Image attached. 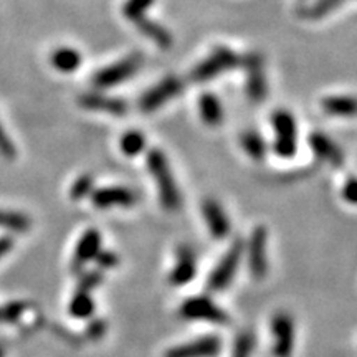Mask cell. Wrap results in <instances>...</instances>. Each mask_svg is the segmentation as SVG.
<instances>
[{
    "label": "cell",
    "instance_id": "cell-1",
    "mask_svg": "<svg viewBox=\"0 0 357 357\" xmlns=\"http://www.w3.org/2000/svg\"><path fill=\"white\" fill-rule=\"evenodd\" d=\"M147 169L155 182L160 205L167 212H178L182 207V194L169 166L166 154L160 149H153L147 154Z\"/></svg>",
    "mask_w": 357,
    "mask_h": 357
},
{
    "label": "cell",
    "instance_id": "cell-2",
    "mask_svg": "<svg viewBox=\"0 0 357 357\" xmlns=\"http://www.w3.org/2000/svg\"><path fill=\"white\" fill-rule=\"evenodd\" d=\"M242 65V56H238L234 50L227 47H217L208 53L199 65L190 71L192 83H208L211 79L220 77L222 73L231 71Z\"/></svg>",
    "mask_w": 357,
    "mask_h": 357
},
{
    "label": "cell",
    "instance_id": "cell-3",
    "mask_svg": "<svg viewBox=\"0 0 357 357\" xmlns=\"http://www.w3.org/2000/svg\"><path fill=\"white\" fill-rule=\"evenodd\" d=\"M245 255V245L242 240H235L230 245L229 250L223 253V257L218 260L217 266L213 268V271L208 276L207 287L212 291H223L231 284L236 271H238L240 263Z\"/></svg>",
    "mask_w": 357,
    "mask_h": 357
},
{
    "label": "cell",
    "instance_id": "cell-4",
    "mask_svg": "<svg viewBox=\"0 0 357 357\" xmlns=\"http://www.w3.org/2000/svg\"><path fill=\"white\" fill-rule=\"evenodd\" d=\"M271 124L275 131V154L283 159H291L298 151V126L294 116L287 109H278L271 116Z\"/></svg>",
    "mask_w": 357,
    "mask_h": 357
},
{
    "label": "cell",
    "instance_id": "cell-5",
    "mask_svg": "<svg viewBox=\"0 0 357 357\" xmlns=\"http://www.w3.org/2000/svg\"><path fill=\"white\" fill-rule=\"evenodd\" d=\"M142 63H144V56L141 55V52H134L131 55L124 56L123 60L96 71L95 77L91 78V83L96 88L118 86V84L128 82L129 78L134 77L141 70Z\"/></svg>",
    "mask_w": 357,
    "mask_h": 357
},
{
    "label": "cell",
    "instance_id": "cell-6",
    "mask_svg": "<svg viewBox=\"0 0 357 357\" xmlns=\"http://www.w3.org/2000/svg\"><path fill=\"white\" fill-rule=\"evenodd\" d=\"M181 318L189 321H204L211 324H229L230 318L215 301L207 296H194L185 300L178 310Z\"/></svg>",
    "mask_w": 357,
    "mask_h": 357
},
{
    "label": "cell",
    "instance_id": "cell-7",
    "mask_svg": "<svg viewBox=\"0 0 357 357\" xmlns=\"http://www.w3.org/2000/svg\"><path fill=\"white\" fill-rule=\"evenodd\" d=\"M242 66L245 70V89H247V96L255 102H261L263 100H266L268 83L265 63H263L260 53H247L242 58Z\"/></svg>",
    "mask_w": 357,
    "mask_h": 357
},
{
    "label": "cell",
    "instance_id": "cell-8",
    "mask_svg": "<svg viewBox=\"0 0 357 357\" xmlns=\"http://www.w3.org/2000/svg\"><path fill=\"white\" fill-rule=\"evenodd\" d=\"M182 89H184V82L181 78L174 77V75L166 77L162 82L147 89L144 95L139 98V109L142 113H154V111L162 108L166 102L176 100L182 93Z\"/></svg>",
    "mask_w": 357,
    "mask_h": 357
},
{
    "label": "cell",
    "instance_id": "cell-9",
    "mask_svg": "<svg viewBox=\"0 0 357 357\" xmlns=\"http://www.w3.org/2000/svg\"><path fill=\"white\" fill-rule=\"evenodd\" d=\"M248 270L255 280H263L268 275V230L263 225L253 229L248 245L245 248Z\"/></svg>",
    "mask_w": 357,
    "mask_h": 357
},
{
    "label": "cell",
    "instance_id": "cell-10",
    "mask_svg": "<svg viewBox=\"0 0 357 357\" xmlns=\"http://www.w3.org/2000/svg\"><path fill=\"white\" fill-rule=\"evenodd\" d=\"M271 336H273V354L275 357H291L296 341L294 321L288 312L280 311L271 321Z\"/></svg>",
    "mask_w": 357,
    "mask_h": 357
},
{
    "label": "cell",
    "instance_id": "cell-11",
    "mask_svg": "<svg viewBox=\"0 0 357 357\" xmlns=\"http://www.w3.org/2000/svg\"><path fill=\"white\" fill-rule=\"evenodd\" d=\"M222 351V339L211 334L171 347L164 357H217Z\"/></svg>",
    "mask_w": 357,
    "mask_h": 357
},
{
    "label": "cell",
    "instance_id": "cell-12",
    "mask_svg": "<svg viewBox=\"0 0 357 357\" xmlns=\"http://www.w3.org/2000/svg\"><path fill=\"white\" fill-rule=\"evenodd\" d=\"M91 202L102 211L113 207H132L137 202V195L128 187H101L91 192Z\"/></svg>",
    "mask_w": 357,
    "mask_h": 357
},
{
    "label": "cell",
    "instance_id": "cell-13",
    "mask_svg": "<svg viewBox=\"0 0 357 357\" xmlns=\"http://www.w3.org/2000/svg\"><path fill=\"white\" fill-rule=\"evenodd\" d=\"M202 215L207 225L208 231L213 238L223 240L230 235L231 231V223L230 218L227 215V212L223 211V207L217 200L213 199H205L202 202Z\"/></svg>",
    "mask_w": 357,
    "mask_h": 357
},
{
    "label": "cell",
    "instance_id": "cell-14",
    "mask_svg": "<svg viewBox=\"0 0 357 357\" xmlns=\"http://www.w3.org/2000/svg\"><path fill=\"white\" fill-rule=\"evenodd\" d=\"M195 273H197V257L195 252L187 245L177 248L176 255V266L172 268L171 275H169V281L174 287H184V284L190 283L194 280Z\"/></svg>",
    "mask_w": 357,
    "mask_h": 357
},
{
    "label": "cell",
    "instance_id": "cell-15",
    "mask_svg": "<svg viewBox=\"0 0 357 357\" xmlns=\"http://www.w3.org/2000/svg\"><path fill=\"white\" fill-rule=\"evenodd\" d=\"M101 252V234L96 229H88L84 234L79 236L77 248H75L73 270H82V268L91 260H96L98 253Z\"/></svg>",
    "mask_w": 357,
    "mask_h": 357
},
{
    "label": "cell",
    "instance_id": "cell-16",
    "mask_svg": "<svg viewBox=\"0 0 357 357\" xmlns=\"http://www.w3.org/2000/svg\"><path fill=\"white\" fill-rule=\"evenodd\" d=\"M79 106L88 111H98V113H106L113 116H123L128 113L126 101L119 98L106 96L101 93H84L78 98Z\"/></svg>",
    "mask_w": 357,
    "mask_h": 357
},
{
    "label": "cell",
    "instance_id": "cell-17",
    "mask_svg": "<svg viewBox=\"0 0 357 357\" xmlns=\"http://www.w3.org/2000/svg\"><path fill=\"white\" fill-rule=\"evenodd\" d=\"M310 146L316 158L323 162L331 164L333 167H341L344 164V153L341 151V147L326 134L312 132L310 136Z\"/></svg>",
    "mask_w": 357,
    "mask_h": 357
},
{
    "label": "cell",
    "instance_id": "cell-18",
    "mask_svg": "<svg viewBox=\"0 0 357 357\" xmlns=\"http://www.w3.org/2000/svg\"><path fill=\"white\" fill-rule=\"evenodd\" d=\"M134 25H136V29L139 30L144 37L149 38L151 42L158 45V47L162 48V50H169V48L174 45L172 33L169 32L166 26L160 25L159 22H154L147 19V17H142V19L134 22Z\"/></svg>",
    "mask_w": 357,
    "mask_h": 357
},
{
    "label": "cell",
    "instance_id": "cell-19",
    "mask_svg": "<svg viewBox=\"0 0 357 357\" xmlns=\"http://www.w3.org/2000/svg\"><path fill=\"white\" fill-rule=\"evenodd\" d=\"M50 63L60 73H73L82 66L83 56L71 47H58L52 52Z\"/></svg>",
    "mask_w": 357,
    "mask_h": 357
},
{
    "label": "cell",
    "instance_id": "cell-20",
    "mask_svg": "<svg viewBox=\"0 0 357 357\" xmlns=\"http://www.w3.org/2000/svg\"><path fill=\"white\" fill-rule=\"evenodd\" d=\"M326 114L339 116V118H352L357 116V98L339 95V96H328L321 101Z\"/></svg>",
    "mask_w": 357,
    "mask_h": 357
},
{
    "label": "cell",
    "instance_id": "cell-21",
    "mask_svg": "<svg viewBox=\"0 0 357 357\" xmlns=\"http://www.w3.org/2000/svg\"><path fill=\"white\" fill-rule=\"evenodd\" d=\"M199 111L202 121L207 126L217 128L223 123V109L222 102L213 93H204L199 100Z\"/></svg>",
    "mask_w": 357,
    "mask_h": 357
},
{
    "label": "cell",
    "instance_id": "cell-22",
    "mask_svg": "<svg viewBox=\"0 0 357 357\" xmlns=\"http://www.w3.org/2000/svg\"><path fill=\"white\" fill-rule=\"evenodd\" d=\"M240 144H242L245 153L248 154V158L257 160V162H261L266 158V142L260 136V132L253 131V129L243 131L242 136H240Z\"/></svg>",
    "mask_w": 357,
    "mask_h": 357
},
{
    "label": "cell",
    "instance_id": "cell-23",
    "mask_svg": "<svg viewBox=\"0 0 357 357\" xmlns=\"http://www.w3.org/2000/svg\"><path fill=\"white\" fill-rule=\"evenodd\" d=\"M68 311L73 318H78V319L91 318V316L95 314V300H93L89 291L78 289V291L73 294V298H71Z\"/></svg>",
    "mask_w": 357,
    "mask_h": 357
},
{
    "label": "cell",
    "instance_id": "cell-24",
    "mask_svg": "<svg viewBox=\"0 0 357 357\" xmlns=\"http://www.w3.org/2000/svg\"><path fill=\"white\" fill-rule=\"evenodd\" d=\"M146 137L144 134L139 131H128L123 134L121 141H119V146H121V151L124 155H129V158H134V155H139L142 151L146 149Z\"/></svg>",
    "mask_w": 357,
    "mask_h": 357
},
{
    "label": "cell",
    "instance_id": "cell-25",
    "mask_svg": "<svg viewBox=\"0 0 357 357\" xmlns=\"http://www.w3.org/2000/svg\"><path fill=\"white\" fill-rule=\"evenodd\" d=\"M0 229L22 234L30 229V218L19 212L0 211Z\"/></svg>",
    "mask_w": 357,
    "mask_h": 357
},
{
    "label": "cell",
    "instance_id": "cell-26",
    "mask_svg": "<svg viewBox=\"0 0 357 357\" xmlns=\"http://www.w3.org/2000/svg\"><path fill=\"white\" fill-rule=\"evenodd\" d=\"M344 0H316L311 7H307L303 10V17L310 20H319L323 17L329 15V13L336 10L339 6H342Z\"/></svg>",
    "mask_w": 357,
    "mask_h": 357
},
{
    "label": "cell",
    "instance_id": "cell-27",
    "mask_svg": "<svg viewBox=\"0 0 357 357\" xmlns=\"http://www.w3.org/2000/svg\"><path fill=\"white\" fill-rule=\"evenodd\" d=\"M153 6L154 0H126L123 6V15L134 24V22L146 17V13Z\"/></svg>",
    "mask_w": 357,
    "mask_h": 357
},
{
    "label": "cell",
    "instance_id": "cell-28",
    "mask_svg": "<svg viewBox=\"0 0 357 357\" xmlns=\"http://www.w3.org/2000/svg\"><path fill=\"white\" fill-rule=\"evenodd\" d=\"M253 344H255V339L252 333L243 331L238 334L235 339L234 349H231V357H252Z\"/></svg>",
    "mask_w": 357,
    "mask_h": 357
},
{
    "label": "cell",
    "instance_id": "cell-29",
    "mask_svg": "<svg viewBox=\"0 0 357 357\" xmlns=\"http://www.w3.org/2000/svg\"><path fill=\"white\" fill-rule=\"evenodd\" d=\"M91 192H93V177L89 176V174H84V176L78 177L77 181H75V184L71 185L70 195L73 200H79L83 199L84 195L91 194Z\"/></svg>",
    "mask_w": 357,
    "mask_h": 357
},
{
    "label": "cell",
    "instance_id": "cell-30",
    "mask_svg": "<svg viewBox=\"0 0 357 357\" xmlns=\"http://www.w3.org/2000/svg\"><path fill=\"white\" fill-rule=\"evenodd\" d=\"M24 311V303H8V305L0 307V323H13L20 318Z\"/></svg>",
    "mask_w": 357,
    "mask_h": 357
},
{
    "label": "cell",
    "instance_id": "cell-31",
    "mask_svg": "<svg viewBox=\"0 0 357 357\" xmlns=\"http://www.w3.org/2000/svg\"><path fill=\"white\" fill-rule=\"evenodd\" d=\"M0 154L8 160H13L17 158L15 144H13L10 137H8V134L6 132V129H3L2 124H0Z\"/></svg>",
    "mask_w": 357,
    "mask_h": 357
},
{
    "label": "cell",
    "instance_id": "cell-32",
    "mask_svg": "<svg viewBox=\"0 0 357 357\" xmlns=\"http://www.w3.org/2000/svg\"><path fill=\"white\" fill-rule=\"evenodd\" d=\"M341 197L344 202L349 205H356L357 207V177H349L344 184H342Z\"/></svg>",
    "mask_w": 357,
    "mask_h": 357
},
{
    "label": "cell",
    "instance_id": "cell-33",
    "mask_svg": "<svg viewBox=\"0 0 357 357\" xmlns=\"http://www.w3.org/2000/svg\"><path fill=\"white\" fill-rule=\"evenodd\" d=\"M102 281V275L101 271H91V273H86L79 280V287L78 289H84V291H93L98 284Z\"/></svg>",
    "mask_w": 357,
    "mask_h": 357
},
{
    "label": "cell",
    "instance_id": "cell-34",
    "mask_svg": "<svg viewBox=\"0 0 357 357\" xmlns=\"http://www.w3.org/2000/svg\"><path fill=\"white\" fill-rule=\"evenodd\" d=\"M96 261L100 263L101 268H114L118 265L119 257L113 252H100L96 257Z\"/></svg>",
    "mask_w": 357,
    "mask_h": 357
},
{
    "label": "cell",
    "instance_id": "cell-35",
    "mask_svg": "<svg viewBox=\"0 0 357 357\" xmlns=\"http://www.w3.org/2000/svg\"><path fill=\"white\" fill-rule=\"evenodd\" d=\"M105 331H106V323H105V321H101V319H95L91 324H89V328H88V334L93 339L101 337L102 334H105Z\"/></svg>",
    "mask_w": 357,
    "mask_h": 357
},
{
    "label": "cell",
    "instance_id": "cell-36",
    "mask_svg": "<svg viewBox=\"0 0 357 357\" xmlns=\"http://www.w3.org/2000/svg\"><path fill=\"white\" fill-rule=\"evenodd\" d=\"M12 247H13V240L10 236H2V238H0V258L6 257L12 250Z\"/></svg>",
    "mask_w": 357,
    "mask_h": 357
},
{
    "label": "cell",
    "instance_id": "cell-37",
    "mask_svg": "<svg viewBox=\"0 0 357 357\" xmlns=\"http://www.w3.org/2000/svg\"><path fill=\"white\" fill-rule=\"evenodd\" d=\"M0 357H6V352H3L2 347H0Z\"/></svg>",
    "mask_w": 357,
    "mask_h": 357
}]
</instances>
